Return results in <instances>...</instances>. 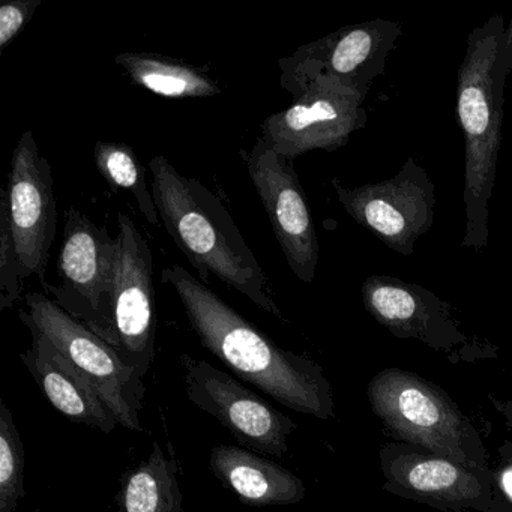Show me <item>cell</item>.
<instances>
[{"label":"cell","mask_w":512,"mask_h":512,"mask_svg":"<svg viewBox=\"0 0 512 512\" xmlns=\"http://www.w3.org/2000/svg\"><path fill=\"white\" fill-rule=\"evenodd\" d=\"M496 406L502 412V415L505 416L506 424L512 430V400L505 401V403H497L496 401Z\"/></svg>","instance_id":"cell-26"},{"label":"cell","mask_w":512,"mask_h":512,"mask_svg":"<svg viewBox=\"0 0 512 512\" xmlns=\"http://www.w3.org/2000/svg\"><path fill=\"white\" fill-rule=\"evenodd\" d=\"M40 5L41 0H13L0 7V52L16 40Z\"/></svg>","instance_id":"cell-23"},{"label":"cell","mask_w":512,"mask_h":512,"mask_svg":"<svg viewBox=\"0 0 512 512\" xmlns=\"http://www.w3.org/2000/svg\"><path fill=\"white\" fill-rule=\"evenodd\" d=\"M116 262L118 238H112L104 227L70 206L65 212L64 241L56 263L61 286H43L62 310L113 349L118 346L113 320Z\"/></svg>","instance_id":"cell-5"},{"label":"cell","mask_w":512,"mask_h":512,"mask_svg":"<svg viewBox=\"0 0 512 512\" xmlns=\"http://www.w3.org/2000/svg\"><path fill=\"white\" fill-rule=\"evenodd\" d=\"M178 472V460L152 443L149 457L122 475L115 512H182Z\"/></svg>","instance_id":"cell-18"},{"label":"cell","mask_w":512,"mask_h":512,"mask_svg":"<svg viewBox=\"0 0 512 512\" xmlns=\"http://www.w3.org/2000/svg\"><path fill=\"white\" fill-rule=\"evenodd\" d=\"M500 58H502L503 71L506 76H509L512 73V16L509 25L505 26V32H503Z\"/></svg>","instance_id":"cell-25"},{"label":"cell","mask_w":512,"mask_h":512,"mask_svg":"<svg viewBox=\"0 0 512 512\" xmlns=\"http://www.w3.org/2000/svg\"><path fill=\"white\" fill-rule=\"evenodd\" d=\"M5 194L22 281L35 275L44 284L58 229V211L52 167L40 154L32 131L23 133L14 149Z\"/></svg>","instance_id":"cell-12"},{"label":"cell","mask_w":512,"mask_h":512,"mask_svg":"<svg viewBox=\"0 0 512 512\" xmlns=\"http://www.w3.org/2000/svg\"><path fill=\"white\" fill-rule=\"evenodd\" d=\"M331 184L344 211L401 256H412L418 239L433 227L436 187L415 158L386 181L353 190L337 178Z\"/></svg>","instance_id":"cell-9"},{"label":"cell","mask_w":512,"mask_h":512,"mask_svg":"<svg viewBox=\"0 0 512 512\" xmlns=\"http://www.w3.org/2000/svg\"><path fill=\"white\" fill-rule=\"evenodd\" d=\"M23 323L31 331L32 341L31 347L20 358L49 403L70 421L97 428L103 433H112L119 425L118 419L95 386L53 346L40 329L32 323Z\"/></svg>","instance_id":"cell-16"},{"label":"cell","mask_w":512,"mask_h":512,"mask_svg":"<svg viewBox=\"0 0 512 512\" xmlns=\"http://www.w3.org/2000/svg\"><path fill=\"white\" fill-rule=\"evenodd\" d=\"M161 223L179 250L208 281L214 274L254 305L283 319L265 272L221 200L197 179L181 175L163 155L149 161Z\"/></svg>","instance_id":"cell-2"},{"label":"cell","mask_w":512,"mask_h":512,"mask_svg":"<svg viewBox=\"0 0 512 512\" xmlns=\"http://www.w3.org/2000/svg\"><path fill=\"white\" fill-rule=\"evenodd\" d=\"M25 491V446L13 413L0 401V512H14Z\"/></svg>","instance_id":"cell-21"},{"label":"cell","mask_w":512,"mask_h":512,"mask_svg":"<svg viewBox=\"0 0 512 512\" xmlns=\"http://www.w3.org/2000/svg\"><path fill=\"white\" fill-rule=\"evenodd\" d=\"M245 161L287 265L302 283H313L319 265V241L293 161L269 148L262 137Z\"/></svg>","instance_id":"cell-13"},{"label":"cell","mask_w":512,"mask_h":512,"mask_svg":"<svg viewBox=\"0 0 512 512\" xmlns=\"http://www.w3.org/2000/svg\"><path fill=\"white\" fill-rule=\"evenodd\" d=\"M28 310L19 313L22 322L40 329L53 346L95 386L121 427L143 431L140 410L146 388L143 379L125 364L107 341L62 310L43 293L25 296Z\"/></svg>","instance_id":"cell-6"},{"label":"cell","mask_w":512,"mask_h":512,"mask_svg":"<svg viewBox=\"0 0 512 512\" xmlns=\"http://www.w3.org/2000/svg\"><path fill=\"white\" fill-rule=\"evenodd\" d=\"M22 295L19 257L8 220L7 194H0V310L13 308Z\"/></svg>","instance_id":"cell-22"},{"label":"cell","mask_w":512,"mask_h":512,"mask_svg":"<svg viewBox=\"0 0 512 512\" xmlns=\"http://www.w3.org/2000/svg\"><path fill=\"white\" fill-rule=\"evenodd\" d=\"M505 20L494 14L467 37L457 74V118L464 137V224L461 247L488 244L490 200L502 146L506 74L500 49Z\"/></svg>","instance_id":"cell-3"},{"label":"cell","mask_w":512,"mask_h":512,"mask_svg":"<svg viewBox=\"0 0 512 512\" xmlns=\"http://www.w3.org/2000/svg\"><path fill=\"white\" fill-rule=\"evenodd\" d=\"M161 283L175 290L200 344L238 379L302 415L334 418L332 386L317 362L281 349L181 265L164 268Z\"/></svg>","instance_id":"cell-1"},{"label":"cell","mask_w":512,"mask_h":512,"mask_svg":"<svg viewBox=\"0 0 512 512\" xmlns=\"http://www.w3.org/2000/svg\"><path fill=\"white\" fill-rule=\"evenodd\" d=\"M94 160L107 184L115 190L130 193L149 224L155 226L160 223L154 194L146 182L145 169L131 146L125 143L97 142L94 146Z\"/></svg>","instance_id":"cell-20"},{"label":"cell","mask_w":512,"mask_h":512,"mask_svg":"<svg viewBox=\"0 0 512 512\" xmlns=\"http://www.w3.org/2000/svg\"><path fill=\"white\" fill-rule=\"evenodd\" d=\"M115 320L119 355L145 379L155 358L154 259L151 248L128 215L119 214Z\"/></svg>","instance_id":"cell-14"},{"label":"cell","mask_w":512,"mask_h":512,"mask_svg":"<svg viewBox=\"0 0 512 512\" xmlns=\"http://www.w3.org/2000/svg\"><path fill=\"white\" fill-rule=\"evenodd\" d=\"M367 397L397 442L493 472L475 425L434 383L401 368H385L368 383Z\"/></svg>","instance_id":"cell-4"},{"label":"cell","mask_w":512,"mask_h":512,"mask_svg":"<svg viewBox=\"0 0 512 512\" xmlns=\"http://www.w3.org/2000/svg\"><path fill=\"white\" fill-rule=\"evenodd\" d=\"M499 466L493 470L494 478L506 499L512 503V442H505L499 448Z\"/></svg>","instance_id":"cell-24"},{"label":"cell","mask_w":512,"mask_h":512,"mask_svg":"<svg viewBox=\"0 0 512 512\" xmlns=\"http://www.w3.org/2000/svg\"><path fill=\"white\" fill-rule=\"evenodd\" d=\"M401 35L403 25L391 20L344 26L280 59L281 88L295 100L316 80L325 79L368 95L374 80L385 73Z\"/></svg>","instance_id":"cell-8"},{"label":"cell","mask_w":512,"mask_h":512,"mask_svg":"<svg viewBox=\"0 0 512 512\" xmlns=\"http://www.w3.org/2000/svg\"><path fill=\"white\" fill-rule=\"evenodd\" d=\"M209 467L215 478L248 506L295 505L307 493L304 481L295 473L238 446H215Z\"/></svg>","instance_id":"cell-17"},{"label":"cell","mask_w":512,"mask_h":512,"mask_svg":"<svg viewBox=\"0 0 512 512\" xmlns=\"http://www.w3.org/2000/svg\"><path fill=\"white\" fill-rule=\"evenodd\" d=\"M367 95L331 80H316L301 97L262 124L269 148L293 161L307 152L337 151L368 124Z\"/></svg>","instance_id":"cell-11"},{"label":"cell","mask_w":512,"mask_h":512,"mask_svg":"<svg viewBox=\"0 0 512 512\" xmlns=\"http://www.w3.org/2000/svg\"><path fill=\"white\" fill-rule=\"evenodd\" d=\"M188 400L214 416L245 448L283 458L289 437L298 430L290 416L275 409L259 394L206 361L184 355Z\"/></svg>","instance_id":"cell-10"},{"label":"cell","mask_w":512,"mask_h":512,"mask_svg":"<svg viewBox=\"0 0 512 512\" xmlns=\"http://www.w3.org/2000/svg\"><path fill=\"white\" fill-rule=\"evenodd\" d=\"M116 65L124 68L140 88L172 100L209 98L221 94L220 86L203 68L155 53H121Z\"/></svg>","instance_id":"cell-19"},{"label":"cell","mask_w":512,"mask_h":512,"mask_svg":"<svg viewBox=\"0 0 512 512\" xmlns=\"http://www.w3.org/2000/svg\"><path fill=\"white\" fill-rule=\"evenodd\" d=\"M361 295L367 313L397 338H412L443 352L466 341L451 304L419 284L371 275L362 284Z\"/></svg>","instance_id":"cell-15"},{"label":"cell","mask_w":512,"mask_h":512,"mask_svg":"<svg viewBox=\"0 0 512 512\" xmlns=\"http://www.w3.org/2000/svg\"><path fill=\"white\" fill-rule=\"evenodd\" d=\"M385 490L445 512H512L493 472L470 469L404 442L383 443Z\"/></svg>","instance_id":"cell-7"}]
</instances>
